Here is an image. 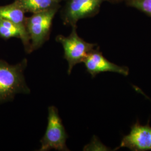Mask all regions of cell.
Listing matches in <instances>:
<instances>
[{"instance_id": "obj_14", "label": "cell", "mask_w": 151, "mask_h": 151, "mask_svg": "<svg viewBox=\"0 0 151 151\" xmlns=\"http://www.w3.org/2000/svg\"><path fill=\"white\" fill-rule=\"evenodd\" d=\"M52 1H54L55 2H57V3H59V4H60V2L62 1H64V0H52Z\"/></svg>"}, {"instance_id": "obj_8", "label": "cell", "mask_w": 151, "mask_h": 151, "mask_svg": "<svg viewBox=\"0 0 151 151\" xmlns=\"http://www.w3.org/2000/svg\"><path fill=\"white\" fill-rule=\"evenodd\" d=\"M0 38L9 39L17 38L22 40L25 51L30 53V42L27 30L12 22L0 19Z\"/></svg>"}, {"instance_id": "obj_10", "label": "cell", "mask_w": 151, "mask_h": 151, "mask_svg": "<svg viewBox=\"0 0 151 151\" xmlns=\"http://www.w3.org/2000/svg\"><path fill=\"white\" fill-rule=\"evenodd\" d=\"M17 2L25 12L35 14L47 10L56 6L59 3L52 0H14Z\"/></svg>"}, {"instance_id": "obj_6", "label": "cell", "mask_w": 151, "mask_h": 151, "mask_svg": "<svg viewBox=\"0 0 151 151\" xmlns=\"http://www.w3.org/2000/svg\"><path fill=\"white\" fill-rule=\"evenodd\" d=\"M127 148L133 151H151V127L149 121L145 125L138 120L130 127L129 133L124 135L115 150Z\"/></svg>"}, {"instance_id": "obj_4", "label": "cell", "mask_w": 151, "mask_h": 151, "mask_svg": "<svg viewBox=\"0 0 151 151\" xmlns=\"http://www.w3.org/2000/svg\"><path fill=\"white\" fill-rule=\"evenodd\" d=\"M72 28V32L68 37L58 35L55 38L56 41L63 47L64 58L68 64V75L71 73L76 65L83 62L87 54L96 46V44L88 43L78 36L76 31L77 26Z\"/></svg>"}, {"instance_id": "obj_2", "label": "cell", "mask_w": 151, "mask_h": 151, "mask_svg": "<svg viewBox=\"0 0 151 151\" xmlns=\"http://www.w3.org/2000/svg\"><path fill=\"white\" fill-rule=\"evenodd\" d=\"M59 7L60 5L56 6L25 18V26L30 42V53L41 47L48 40L53 20Z\"/></svg>"}, {"instance_id": "obj_9", "label": "cell", "mask_w": 151, "mask_h": 151, "mask_svg": "<svg viewBox=\"0 0 151 151\" xmlns=\"http://www.w3.org/2000/svg\"><path fill=\"white\" fill-rule=\"evenodd\" d=\"M25 13L22 7L15 1L9 5L0 6V19L12 22L26 29Z\"/></svg>"}, {"instance_id": "obj_5", "label": "cell", "mask_w": 151, "mask_h": 151, "mask_svg": "<svg viewBox=\"0 0 151 151\" xmlns=\"http://www.w3.org/2000/svg\"><path fill=\"white\" fill-rule=\"evenodd\" d=\"M105 0H67L62 11L64 25L72 27L77 26L81 19L91 17L97 14Z\"/></svg>"}, {"instance_id": "obj_1", "label": "cell", "mask_w": 151, "mask_h": 151, "mask_svg": "<svg viewBox=\"0 0 151 151\" xmlns=\"http://www.w3.org/2000/svg\"><path fill=\"white\" fill-rule=\"evenodd\" d=\"M27 65V59L16 65L0 59V104L12 101L18 93H30L24 73Z\"/></svg>"}, {"instance_id": "obj_7", "label": "cell", "mask_w": 151, "mask_h": 151, "mask_svg": "<svg viewBox=\"0 0 151 151\" xmlns=\"http://www.w3.org/2000/svg\"><path fill=\"white\" fill-rule=\"evenodd\" d=\"M83 63L87 71L94 78L98 74L106 72L117 73L122 75H128L129 69L125 66H120L107 60L99 49H93L87 54Z\"/></svg>"}, {"instance_id": "obj_13", "label": "cell", "mask_w": 151, "mask_h": 151, "mask_svg": "<svg viewBox=\"0 0 151 151\" xmlns=\"http://www.w3.org/2000/svg\"><path fill=\"white\" fill-rule=\"evenodd\" d=\"M123 1H125V0H105V1H108L109 2H112V3H117V2H122Z\"/></svg>"}, {"instance_id": "obj_3", "label": "cell", "mask_w": 151, "mask_h": 151, "mask_svg": "<svg viewBox=\"0 0 151 151\" xmlns=\"http://www.w3.org/2000/svg\"><path fill=\"white\" fill-rule=\"evenodd\" d=\"M68 137L58 109L54 106H49L47 127L40 140L41 147L39 151H47L54 149L57 151H69L66 145Z\"/></svg>"}, {"instance_id": "obj_12", "label": "cell", "mask_w": 151, "mask_h": 151, "mask_svg": "<svg viewBox=\"0 0 151 151\" xmlns=\"http://www.w3.org/2000/svg\"><path fill=\"white\" fill-rule=\"evenodd\" d=\"M109 148L104 145L96 137H93L91 143L85 146L83 148L85 151H109Z\"/></svg>"}, {"instance_id": "obj_11", "label": "cell", "mask_w": 151, "mask_h": 151, "mask_svg": "<svg viewBox=\"0 0 151 151\" xmlns=\"http://www.w3.org/2000/svg\"><path fill=\"white\" fill-rule=\"evenodd\" d=\"M128 5L151 16V0H127Z\"/></svg>"}]
</instances>
